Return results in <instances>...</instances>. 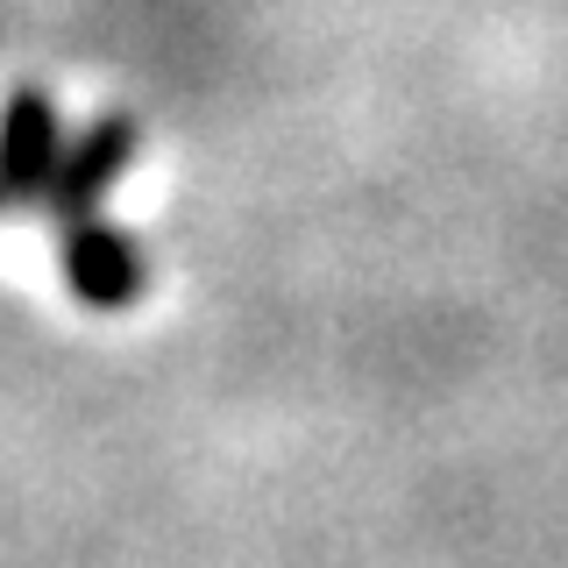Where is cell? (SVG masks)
Masks as SVG:
<instances>
[{
    "mask_svg": "<svg viewBox=\"0 0 568 568\" xmlns=\"http://www.w3.org/2000/svg\"><path fill=\"white\" fill-rule=\"evenodd\" d=\"M135 164V121L129 114H106L93 121L79 142H64V156H58V178H50V192H43V206H50V235L71 221H93L100 200L121 185V171Z\"/></svg>",
    "mask_w": 568,
    "mask_h": 568,
    "instance_id": "1",
    "label": "cell"
},
{
    "mask_svg": "<svg viewBox=\"0 0 568 568\" xmlns=\"http://www.w3.org/2000/svg\"><path fill=\"white\" fill-rule=\"evenodd\" d=\"M58 256H64V277H71V292H79V306H93V313L135 306L142 284H150V263H142V248L121 235L106 213L58 227Z\"/></svg>",
    "mask_w": 568,
    "mask_h": 568,
    "instance_id": "2",
    "label": "cell"
},
{
    "mask_svg": "<svg viewBox=\"0 0 568 568\" xmlns=\"http://www.w3.org/2000/svg\"><path fill=\"white\" fill-rule=\"evenodd\" d=\"M64 156V121L36 85H22L8 106H0V206H29L50 192Z\"/></svg>",
    "mask_w": 568,
    "mask_h": 568,
    "instance_id": "3",
    "label": "cell"
}]
</instances>
